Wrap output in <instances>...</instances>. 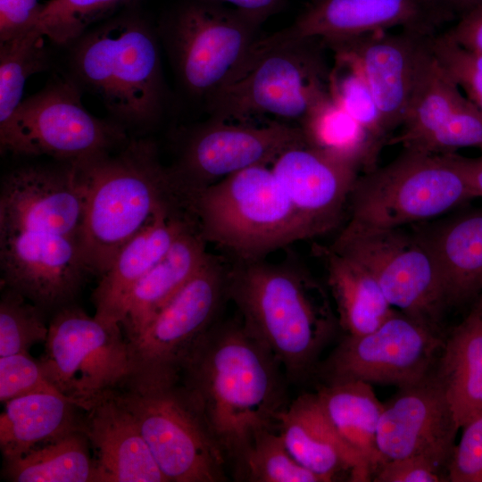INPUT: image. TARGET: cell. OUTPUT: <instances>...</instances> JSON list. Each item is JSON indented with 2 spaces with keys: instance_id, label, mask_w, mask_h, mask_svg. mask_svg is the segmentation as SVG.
I'll return each instance as SVG.
<instances>
[{
  "instance_id": "6da1fadb",
  "label": "cell",
  "mask_w": 482,
  "mask_h": 482,
  "mask_svg": "<svg viewBox=\"0 0 482 482\" xmlns=\"http://www.w3.org/2000/svg\"><path fill=\"white\" fill-rule=\"evenodd\" d=\"M286 379L277 359L239 319L212 326L178 382L233 471L259 432L276 429V417L287 405Z\"/></svg>"
},
{
  "instance_id": "7a4b0ae2",
  "label": "cell",
  "mask_w": 482,
  "mask_h": 482,
  "mask_svg": "<svg viewBox=\"0 0 482 482\" xmlns=\"http://www.w3.org/2000/svg\"><path fill=\"white\" fill-rule=\"evenodd\" d=\"M227 295L245 329L281 365L288 381L315 375L339 328L323 286L303 269L262 259L228 267Z\"/></svg>"
},
{
  "instance_id": "3957f363",
  "label": "cell",
  "mask_w": 482,
  "mask_h": 482,
  "mask_svg": "<svg viewBox=\"0 0 482 482\" xmlns=\"http://www.w3.org/2000/svg\"><path fill=\"white\" fill-rule=\"evenodd\" d=\"M87 183L80 249L90 274L101 277L120 250L160 213L193 212L192 199L162 164L148 138L79 162Z\"/></svg>"
},
{
  "instance_id": "277c9868",
  "label": "cell",
  "mask_w": 482,
  "mask_h": 482,
  "mask_svg": "<svg viewBox=\"0 0 482 482\" xmlns=\"http://www.w3.org/2000/svg\"><path fill=\"white\" fill-rule=\"evenodd\" d=\"M159 37L129 8L69 45V78L97 97L111 120L126 129L147 130L160 121L168 99Z\"/></svg>"
},
{
  "instance_id": "5b68a950",
  "label": "cell",
  "mask_w": 482,
  "mask_h": 482,
  "mask_svg": "<svg viewBox=\"0 0 482 482\" xmlns=\"http://www.w3.org/2000/svg\"><path fill=\"white\" fill-rule=\"evenodd\" d=\"M320 39L258 38L204 108L210 118L253 122L270 116L299 124L328 94L330 69Z\"/></svg>"
},
{
  "instance_id": "8992f818",
  "label": "cell",
  "mask_w": 482,
  "mask_h": 482,
  "mask_svg": "<svg viewBox=\"0 0 482 482\" xmlns=\"http://www.w3.org/2000/svg\"><path fill=\"white\" fill-rule=\"evenodd\" d=\"M192 208L205 242L238 261L262 259L311 238L269 165L250 167L204 187L193 196Z\"/></svg>"
},
{
  "instance_id": "52a82bcc",
  "label": "cell",
  "mask_w": 482,
  "mask_h": 482,
  "mask_svg": "<svg viewBox=\"0 0 482 482\" xmlns=\"http://www.w3.org/2000/svg\"><path fill=\"white\" fill-rule=\"evenodd\" d=\"M478 195L450 153L404 148L360 174L351 192L350 229H396L433 220Z\"/></svg>"
},
{
  "instance_id": "ba28073f",
  "label": "cell",
  "mask_w": 482,
  "mask_h": 482,
  "mask_svg": "<svg viewBox=\"0 0 482 482\" xmlns=\"http://www.w3.org/2000/svg\"><path fill=\"white\" fill-rule=\"evenodd\" d=\"M81 91L71 78H55L22 99L0 122L1 154L47 155L78 163L124 146L129 140L127 129L91 114L82 104Z\"/></svg>"
},
{
  "instance_id": "9c48e42d",
  "label": "cell",
  "mask_w": 482,
  "mask_h": 482,
  "mask_svg": "<svg viewBox=\"0 0 482 482\" xmlns=\"http://www.w3.org/2000/svg\"><path fill=\"white\" fill-rule=\"evenodd\" d=\"M115 391L168 482L227 480V459L178 381L129 378Z\"/></svg>"
},
{
  "instance_id": "30bf717a",
  "label": "cell",
  "mask_w": 482,
  "mask_h": 482,
  "mask_svg": "<svg viewBox=\"0 0 482 482\" xmlns=\"http://www.w3.org/2000/svg\"><path fill=\"white\" fill-rule=\"evenodd\" d=\"M262 24L233 7L189 0L165 19L159 37L183 91L205 106L259 38Z\"/></svg>"
},
{
  "instance_id": "8fae6325",
  "label": "cell",
  "mask_w": 482,
  "mask_h": 482,
  "mask_svg": "<svg viewBox=\"0 0 482 482\" xmlns=\"http://www.w3.org/2000/svg\"><path fill=\"white\" fill-rule=\"evenodd\" d=\"M38 362L46 378L82 410L132 375L121 326L89 316L74 303L54 312Z\"/></svg>"
},
{
  "instance_id": "7c38bea8",
  "label": "cell",
  "mask_w": 482,
  "mask_h": 482,
  "mask_svg": "<svg viewBox=\"0 0 482 482\" xmlns=\"http://www.w3.org/2000/svg\"><path fill=\"white\" fill-rule=\"evenodd\" d=\"M330 246L363 265L394 309L442 329V315L449 306L445 285L433 252L419 232L344 227Z\"/></svg>"
},
{
  "instance_id": "4fadbf2b",
  "label": "cell",
  "mask_w": 482,
  "mask_h": 482,
  "mask_svg": "<svg viewBox=\"0 0 482 482\" xmlns=\"http://www.w3.org/2000/svg\"><path fill=\"white\" fill-rule=\"evenodd\" d=\"M228 267L209 255L197 272L129 345L130 378L174 382L186 360L218 322L227 295Z\"/></svg>"
},
{
  "instance_id": "5bb4252c",
  "label": "cell",
  "mask_w": 482,
  "mask_h": 482,
  "mask_svg": "<svg viewBox=\"0 0 482 482\" xmlns=\"http://www.w3.org/2000/svg\"><path fill=\"white\" fill-rule=\"evenodd\" d=\"M445 338L442 329L395 311L369 333L345 335L320 362L315 375L321 383L362 380L407 386L434 371Z\"/></svg>"
},
{
  "instance_id": "9a60e30c",
  "label": "cell",
  "mask_w": 482,
  "mask_h": 482,
  "mask_svg": "<svg viewBox=\"0 0 482 482\" xmlns=\"http://www.w3.org/2000/svg\"><path fill=\"white\" fill-rule=\"evenodd\" d=\"M303 143L297 125L276 120L258 125L209 117L185 132L170 169L193 199L200 190L234 173L270 166L282 152Z\"/></svg>"
},
{
  "instance_id": "2e32d148",
  "label": "cell",
  "mask_w": 482,
  "mask_h": 482,
  "mask_svg": "<svg viewBox=\"0 0 482 482\" xmlns=\"http://www.w3.org/2000/svg\"><path fill=\"white\" fill-rule=\"evenodd\" d=\"M87 192L80 163L58 162L13 169L1 182L0 233L36 231L80 242Z\"/></svg>"
},
{
  "instance_id": "e0dca14e",
  "label": "cell",
  "mask_w": 482,
  "mask_h": 482,
  "mask_svg": "<svg viewBox=\"0 0 482 482\" xmlns=\"http://www.w3.org/2000/svg\"><path fill=\"white\" fill-rule=\"evenodd\" d=\"M400 128L387 145L439 154L482 146L481 112L445 71L429 44Z\"/></svg>"
},
{
  "instance_id": "ac0fdd59",
  "label": "cell",
  "mask_w": 482,
  "mask_h": 482,
  "mask_svg": "<svg viewBox=\"0 0 482 482\" xmlns=\"http://www.w3.org/2000/svg\"><path fill=\"white\" fill-rule=\"evenodd\" d=\"M1 287L46 311L74 303L90 274L79 242L49 233H0Z\"/></svg>"
},
{
  "instance_id": "d6986e66",
  "label": "cell",
  "mask_w": 482,
  "mask_h": 482,
  "mask_svg": "<svg viewBox=\"0 0 482 482\" xmlns=\"http://www.w3.org/2000/svg\"><path fill=\"white\" fill-rule=\"evenodd\" d=\"M453 19L443 0H316L289 27L267 38L328 44L394 28L433 36Z\"/></svg>"
},
{
  "instance_id": "ffe728a7",
  "label": "cell",
  "mask_w": 482,
  "mask_h": 482,
  "mask_svg": "<svg viewBox=\"0 0 482 482\" xmlns=\"http://www.w3.org/2000/svg\"><path fill=\"white\" fill-rule=\"evenodd\" d=\"M459 429L445 389L433 371L418 383L398 388L384 404L377 431L381 465L421 455L448 470Z\"/></svg>"
},
{
  "instance_id": "44dd1931",
  "label": "cell",
  "mask_w": 482,
  "mask_h": 482,
  "mask_svg": "<svg viewBox=\"0 0 482 482\" xmlns=\"http://www.w3.org/2000/svg\"><path fill=\"white\" fill-rule=\"evenodd\" d=\"M430 37L405 29L398 33L385 30L324 44L333 54L348 57L357 64L390 138L406 117Z\"/></svg>"
},
{
  "instance_id": "7402d4cb",
  "label": "cell",
  "mask_w": 482,
  "mask_h": 482,
  "mask_svg": "<svg viewBox=\"0 0 482 482\" xmlns=\"http://www.w3.org/2000/svg\"><path fill=\"white\" fill-rule=\"evenodd\" d=\"M270 166L311 238L338 225L361 174L354 165L307 142L285 150Z\"/></svg>"
},
{
  "instance_id": "603a6c76",
  "label": "cell",
  "mask_w": 482,
  "mask_h": 482,
  "mask_svg": "<svg viewBox=\"0 0 482 482\" xmlns=\"http://www.w3.org/2000/svg\"><path fill=\"white\" fill-rule=\"evenodd\" d=\"M80 428L94 452V482H168L115 390L82 410Z\"/></svg>"
},
{
  "instance_id": "cb8c5ba5",
  "label": "cell",
  "mask_w": 482,
  "mask_h": 482,
  "mask_svg": "<svg viewBox=\"0 0 482 482\" xmlns=\"http://www.w3.org/2000/svg\"><path fill=\"white\" fill-rule=\"evenodd\" d=\"M276 428L294 459L321 482L345 473L350 481L372 480L362 459L326 416L316 393L301 395L287 404L276 417Z\"/></svg>"
},
{
  "instance_id": "d4e9b609",
  "label": "cell",
  "mask_w": 482,
  "mask_h": 482,
  "mask_svg": "<svg viewBox=\"0 0 482 482\" xmlns=\"http://www.w3.org/2000/svg\"><path fill=\"white\" fill-rule=\"evenodd\" d=\"M197 222L193 212L160 213L118 253L92 294L95 317L120 325L134 286L161 262L179 237Z\"/></svg>"
},
{
  "instance_id": "484cf974",
  "label": "cell",
  "mask_w": 482,
  "mask_h": 482,
  "mask_svg": "<svg viewBox=\"0 0 482 482\" xmlns=\"http://www.w3.org/2000/svg\"><path fill=\"white\" fill-rule=\"evenodd\" d=\"M205 245L198 223L192 224L165 257L134 286L120 320L128 341L135 338L202 267L210 255Z\"/></svg>"
},
{
  "instance_id": "4316f807",
  "label": "cell",
  "mask_w": 482,
  "mask_h": 482,
  "mask_svg": "<svg viewBox=\"0 0 482 482\" xmlns=\"http://www.w3.org/2000/svg\"><path fill=\"white\" fill-rule=\"evenodd\" d=\"M438 264L448 305H458L482 291V208L458 214L428 232L418 231Z\"/></svg>"
},
{
  "instance_id": "83f0119b",
  "label": "cell",
  "mask_w": 482,
  "mask_h": 482,
  "mask_svg": "<svg viewBox=\"0 0 482 482\" xmlns=\"http://www.w3.org/2000/svg\"><path fill=\"white\" fill-rule=\"evenodd\" d=\"M314 251L325 266L339 328L345 335L369 333L395 312L363 265L330 245H318Z\"/></svg>"
},
{
  "instance_id": "f1b7e54d",
  "label": "cell",
  "mask_w": 482,
  "mask_h": 482,
  "mask_svg": "<svg viewBox=\"0 0 482 482\" xmlns=\"http://www.w3.org/2000/svg\"><path fill=\"white\" fill-rule=\"evenodd\" d=\"M0 415V448L4 460L80 428L81 410L69 398L35 393L7 401Z\"/></svg>"
},
{
  "instance_id": "f546056e",
  "label": "cell",
  "mask_w": 482,
  "mask_h": 482,
  "mask_svg": "<svg viewBox=\"0 0 482 482\" xmlns=\"http://www.w3.org/2000/svg\"><path fill=\"white\" fill-rule=\"evenodd\" d=\"M434 373L459 428L482 411V318L474 309L445 336Z\"/></svg>"
},
{
  "instance_id": "4dcf8cb0",
  "label": "cell",
  "mask_w": 482,
  "mask_h": 482,
  "mask_svg": "<svg viewBox=\"0 0 482 482\" xmlns=\"http://www.w3.org/2000/svg\"><path fill=\"white\" fill-rule=\"evenodd\" d=\"M326 416L373 477L381 465L377 431L383 411L371 384L362 380L320 383L315 392Z\"/></svg>"
},
{
  "instance_id": "1f68e13d",
  "label": "cell",
  "mask_w": 482,
  "mask_h": 482,
  "mask_svg": "<svg viewBox=\"0 0 482 482\" xmlns=\"http://www.w3.org/2000/svg\"><path fill=\"white\" fill-rule=\"evenodd\" d=\"M306 142L357 167L361 173L378 165L382 142L351 117L328 94L299 124Z\"/></svg>"
},
{
  "instance_id": "d6a6232c",
  "label": "cell",
  "mask_w": 482,
  "mask_h": 482,
  "mask_svg": "<svg viewBox=\"0 0 482 482\" xmlns=\"http://www.w3.org/2000/svg\"><path fill=\"white\" fill-rule=\"evenodd\" d=\"M90 444L81 428L4 460V478L13 482H94Z\"/></svg>"
},
{
  "instance_id": "836d02e7",
  "label": "cell",
  "mask_w": 482,
  "mask_h": 482,
  "mask_svg": "<svg viewBox=\"0 0 482 482\" xmlns=\"http://www.w3.org/2000/svg\"><path fill=\"white\" fill-rule=\"evenodd\" d=\"M45 38L36 28L0 44V122L6 120L22 101L28 79L50 68L51 55Z\"/></svg>"
},
{
  "instance_id": "e575fe53",
  "label": "cell",
  "mask_w": 482,
  "mask_h": 482,
  "mask_svg": "<svg viewBox=\"0 0 482 482\" xmlns=\"http://www.w3.org/2000/svg\"><path fill=\"white\" fill-rule=\"evenodd\" d=\"M138 0H49L37 28L53 43L69 46L90 28Z\"/></svg>"
},
{
  "instance_id": "d590c367",
  "label": "cell",
  "mask_w": 482,
  "mask_h": 482,
  "mask_svg": "<svg viewBox=\"0 0 482 482\" xmlns=\"http://www.w3.org/2000/svg\"><path fill=\"white\" fill-rule=\"evenodd\" d=\"M233 474L250 482H321L294 459L277 429L256 435Z\"/></svg>"
},
{
  "instance_id": "8d00e7d4",
  "label": "cell",
  "mask_w": 482,
  "mask_h": 482,
  "mask_svg": "<svg viewBox=\"0 0 482 482\" xmlns=\"http://www.w3.org/2000/svg\"><path fill=\"white\" fill-rule=\"evenodd\" d=\"M333 56L335 62L330 69L328 79L330 96L372 136L384 145H387L390 137L376 99L362 72L348 57L340 54Z\"/></svg>"
},
{
  "instance_id": "74e56055",
  "label": "cell",
  "mask_w": 482,
  "mask_h": 482,
  "mask_svg": "<svg viewBox=\"0 0 482 482\" xmlns=\"http://www.w3.org/2000/svg\"><path fill=\"white\" fill-rule=\"evenodd\" d=\"M1 290L0 357L28 353L32 345L46 339V312L10 287Z\"/></svg>"
},
{
  "instance_id": "f35d334b",
  "label": "cell",
  "mask_w": 482,
  "mask_h": 482,
  "mask_svg": "<svg viewBox=\"0 0 482 482\" xmlns=\"http://www.w3.org/2000/svg\"><path fill=\"white\" fill-rule=\"evenodd\" d=\"M432 53L482 114V52L464 47L444 32L429 39Z\"/></svg>"
},
{
  "instance_id": "ab89813d",
  "label": "cell",
  "mask_w": 482,
  "mask_h": 482,
  "mask_svg": "<svg viewBox=\"0 0 482 482\" xmlns=\"http://www.w3.org/2000/svg\"><path fill=\"white\" fill-rule=\"evenodd\" d=\"M35 393L63 395L46 378L39 362L29 353L0 357V401L6 403Z\"/></svg>"
},
{
  "instance_id": "60d3db41",
  "label": "cell",
  "mask_w": 482,
  "mask_h": 482,
  "mask_svg": "<svg viewBox=\"0 0 482 482\" xmlns=\"http://www.w3.org/2000/svg\"><path fill=\"white\" fill-rule=\"evenodd\" d=\"M449 464V482H482V411L461 428Z\"/></svg>"
},
{
  "instance_id": "b9f144b4",
  "label": "cell",
  "mask_w": 482,
  "mask_h": 482,
  "mask_svg": "<svg viewBox=\"0 0 482 482\" xmlns=\"http://www.w3.org/2000/svg\"><path fill=\"white\" fill-rule=\"evenodd\" d=\"M376 482H446L447 467L426 456H411L383 463L373 477Z\"/></svg>"
},
{
  "instance_id": "7bdbcfd3",
  "label": "cell",
  "mask_w": 482,
  "mask_h": 482,
  "mask_svg": "<svg viewBox=\"0 0 482 482\" xmlns=\"http://www.w3.org/2000/svg\"><path fill=\"white\" fill-rule=\"evenodd\" d=\"M44 6L38 0H0V44L35 29Z\"/></svg>"
},
{
  "instance_id": "ee69618b",
  "label": "cell",
  "mask_w": 482,
  "mask_h": 482,
  "mask_svg": "<svg viewBox=\"0 0 482 482\" xmlns=\"http://www.w3.org/2000/svg\"><path fill=\"white\" fill-rule=\"evenodd\" d=\"M444 33L464 47L482 52V4L459 16Z\"/></svg>"
},
{
  "instance_id": "f6af8a7d",
  "label": "cell",
  "mask_w": 482,
  "mask_h": 482,
  "mask_svg": "<svg viewBox=\"0 0 482 482\" xmlns=\"http://www.w3.org/2000/svg\"><path fill=\"white\" fill-rule=\"evenodd\" d=\"M220 4L231 5L263 22L266 19L280 11L286 0H203Z\"/></svg>"
},
{
  "instance_id": "bcb514c9",
  "label": "cell",
  "mask_w": 482,
  "mask_h": 482,
  "mask_svg": "<svg viewBox=\"0 0 482 482\" xmlns=\"http://www.w3.org/2000/svg\"><path fill=\"white\" fill-rule=\"evenodd\" d=\"M452 156L455 163L469 179L478 197L482 198V155L476 158H470L453 153Z\"/></svg>"
},
{
  "instance_id": "7dc6e473",
  "label": "cell",
  "mask_w": 482,
  "mask_h": 482,
  "mask_svg": "<svg viewBox=\"0 0 482 482\" xmlns=\"http://www.w3.org/2000/svg\"><path fill=\"white\" fill-rule=\"evenodd\" d=\"M457 19L469 10L482 4V0H443ZM455 19V20H456Z\"/></svg>"
},
{
  "instance_id": "c3c4849f",
  "label": "cell",
  "mask_w": 482,
  "mask_h": 482,
  "mask_svg": "<svg viewBox=\"0 0 482 482\" xmlns=\"http://www.w3.org/2000/svg\"><path fill=\"white\" fill-rule=\"evenodd\" d=\"M473 309L480 315L482 318V291L478 295V299L473 307Z\"/></svg>"
}]
</instances>
